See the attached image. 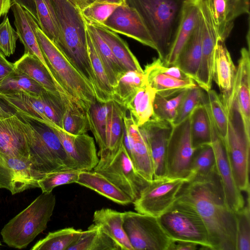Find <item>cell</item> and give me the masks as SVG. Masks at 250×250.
<instances>
[{
  "label": "cell",
  "instance_id": "38",
  "mask_svg": "<svg viewBox=\"0 0 250 250\" xmlns=\"http://www.w3.org/2000/svg\"><path fill=\"white\" fill-rule=\"evenodd\" d=\"M146 83L144 72L127 71L113 89L112 100L125 107L139 88Z\"/></svg>",
  "mask_w": 250,
  "mask_h": 250
},
{
  "label": "cell",
  "instance_id": "54",
  "mask_svg": "<svg viewBox=\"0 0 250 250\" xmlns=\"http://www.w3.org/2000/svg\"><path fill=\"white\" fill-rule=\"evenodd\" d=\"M199 246L192 242L172 240L168 250H196L199 249Z\"/></svg>",
  "mask_w": 250,
  "mask_h": 250
},
{
  "label": "cell",
  "instance_id": "47",
  "mask_svg": "<svg viewBox=\"0 0 250 250\" xmlns=\"http://www.w3.org/2000/svg\"><path fill=\"white\" fill-rule=\"evenodd\" d=\"M236 220V250H250V194L247 204L235 212Z\"/></svg>",
  "mask_w": 250,
  "mask_h": 250
},
{
  "label": "cell",
  "instance_id": "46",
  "mask_svg": "<svg viewBox=\"0 0 250 250\" xmlns=\"http://www.w3.org/2000/svg\"><path fill=\"white\" fill-rule=\"evenodd\" d=\"M188 90L183 91L175 96L168 98L156 95L153 103V117L166 121L172 125L180 104Z\"/></svg>",
  "mask_w": 250,
  "mask_h": 250
},
{
  "label": "cell",
  "instance_id": "23",
  "mask_svg": "<svg viewBox=\"0 0 250 250\" xmlns=\"http://www.w3.org/2000/svg\"><path fill=\"white\" fill-rule=\"evenodd\" d=\"M234 84V102L241 117L247 136L250 137V49L243 47Z\"/></svg>",
  "mask_w": 250,
  "mask_h": 250
},
{
  "label": "cell",
  "instance_id": "51",
  "mask_svg": "<svg viewBox=\"0 0 250 250\" xmlns=\"http://www.w3.org/2000/svg\"><path fill=\"white\" fill-rule=\"evenodd\" d=\"M119 5L94 1L81 11L84 19L102 25Z\"/></svg>",
  "mask_w": 250,
  "mask_h": 250
},
{
  "label": "cell",
  "instance_id": "4",
  "mask_svg": "<svg viewBox=\"0 0 250 250\" xmlns=\"http://www.w3.org/2000/svg\"><path fill=\"white\" fill-rule=\"evenodd\" d=\"M36 31L39 46L54 79L77 104L87 111L97 101L94 89L39 26Z\"/></svg>",
  "mask_w": 250,
  "mask_h": 250
},
{
  "label": "cell",
  "instance_id": "25",
  "mask_svg": "<svg viewBox=\"0 0 250 250\" xmlns=\"http://www.w3.org/2000/svg\"><path fill=\"white\" fill-rule=\"evenodd\" d=\"M146 83L152 88L156 95L168 98L197 85L191 78L180 80L160 71L154 61L147 64L144 70Z\"/></svg>",
  "mask_w": 250,
  "mask_h": 250
},
{
  "label": "cell",
  "instance_id": "20",
  "mask_svg": "<svg viewBox=\"0 0 250 250\" xmlns=\"http://www.w3.org/2000/svg\"><path fill=\"white\" fill-rule=\"evenodd\" d=\"M60 140L67 155L81 171H91L99 162L93 138L85 134H69L57 125H50Z\"/></svg>",
  "mask_w": 250,
  "mask_h": 250
},
{
  "label": "cell",
  "instance_id": "6",
  "mask_svg": "<svg viewBox=\"0 0 250 250\" xmlns=\"http://www.w3.org/2000/svg\"><path fill=\"white\" fill-rule=\"evenodd\" d=\"M52 192H42L2 229L3 241L9 247L22 249L47 228L56 205Z\"/></svg>",
  "mask_w": 250,
  "mask_h": 250
},
{
  "label": "cell",
  "instance_id": "15",
  "mask_svg": "<svg viewBox=\"0 0 250 250\" xmlns=\"http://www.w3.org/2000/svg\"><path fill=\"white\" fill-rule=\"evenodd\" d=\"M32 129L14 112L0 118V156L29 160Z\"/></svg>",
  "mask_w": 250,
  "mask_h": 250
},
{
  "label": "cell",
  "instance_id": "57",
  "mask_svg": "<svg viewBox=\"0 0 250 250\" xmlns=\"http://www.w3.org/2000/svg\"><path fill=\"white\" fill-rule=\"evenodd\" d=\"M73 5L78 7L81 11L89 4L94 1V0H68Z\"/></svg>",
  "mask_w": 250,
  "mask_h": 250
},
{
  "label": "cell",
  "instance_id": "53",
  "mask_svg": "<svg viewBox=\"0 0 250 250\" xmlns=\"http://www.w3.org/2000/svg\"><path fill=\"white\" fill-rule=\"evenodd\" d=\"M15 71L14 63L7 61L0 51V83Z\"/></svg>",
  "mask_w": 250,
  "mask_h": 250
},
{
  "label": "cell",
  "instance_id": "31",
  "mask_svg": "<svg viewBox=\"0 0 250 250\" xmlns=\"http://www.w3.org/2000/svg\"><path fill=\"white\" fill-rule=\"evenodd\" d=\"M85 22L86 30L102 62L113 91L119 79L127 71L116 59L110 47L101 37L95 27L85 20Z\"/></svg>",
  "mask_w": 250,
  "mask_h": 250
},
{
  "label": "cell",
  "instance_id": "1",
  "mask_svg": "<svg viewBox=\"0 0 250 250\" xmlns=\"http://www.w3.org/2000/svg\"><path fill=\"white\" fill-rule=\"evenodd\" d=\"M176 201L198 213L207 229L212 250H236V220L228 205L216 171L195 177L182 186Z\"/></svg>",
  "mask_w": 250,
  "mask_h": 250
},
{
  "label": "cell",
  "instance_id": "40",
  "mask_svg": "<svg viewBox=\"0 0 250 250\" xmlns=\"http://www.w3.org/2000/svg\"><path fill=\"white\" fill-rule=\"evenodd\" d=\"M62 129L73 135L85 134L90 130L86 111L73 101H69L62 119Z\"/></svg>",
  "mask_w": 250,
  "mask_h": 250
},
{
  "label": "cell",
  "instance_id": "21",
  "mask_svg": "<svg viewBox=\"0 0 250 250\" xmlns=\"http://www.w3.org/2000/svg\"><path fill=\"white\" fill-rule=\"evenodd\" d=\"M172 125L152 117L139 128L147 143L153 163L154 179L165 175V159L167 146Z\"/></svg>",
  "mask_w": 250,
  "mask_h": 250
},
{
  "label": "cell",
  "instance_id": "9",
  "mask_svg": "<svg viewBox=\"0 0 250 250\" xmlns=\"http://www.w3.org/2000/svg\"><path fill=\"white\" fill-rule=\"evenodd\" d=\"M124 213V228L134 250H168L172 239L159 217L127 211Z\"/></svg>",
  "mask_w": 250,
  "mask_h": 250
},
{
  "label": "cell",
  "instance_id": "14",
  "mask_svg": "<svg viewBox=\"0 0 250 250\" xmlns=\"http://www.w3.org/2000/svg\"><path fill=\"white\" fill-rule=\"evenodd\" d=\"M44 176L32 168L28 159L0 156V188L13 195L39 188V181Z\"/></svg>",
  "mask_w": 250,
  "mask_h": 250
},
{
  "label": "cell",
  "instance_id": "37",
  "mask_svg": "<svg viewBox=\"0 0 250 250\" xmlns=\"http://www.w3.org/2000/svg\"><path fill=\"white\" fill-rule=\"evenodd\" d=\"M67 250H121L120 247L101 229L92 224L83 230L78 241Z\"/></svg>",
  "mask_w": 250,
  "mask_h": 250
},
{
  "label": "cell",
  "instance_id": "7",
  "mask_svg": "<svg viewBox=\"0 0 250 250\" xmlns=\"http://www.w3.org/2000/svg\"><path fill=\"white\" fill-rule=\"evenodd\" d=\"M222 141L237 187L250 194V137L245 133L234 101L228 112L227 135Z\"/></svg>",
  "mask_w": 250,
  "mask_h": 250
},
{
  "label": "cell",
  "instance_id": "18",
  "mask_svg": "<svg viewBox=\"0 0 250 250\" xmlns=\"http://www.w3.org/2000/svg\"><path fill=\"white\" fill-rule=\"evenodd\" d=\"M125 125L124 146L136 171L146 181L154 178L152 159L146 140L139 127L126 116Z\"/></svg>",
  "mask_w": 250,
  "mask_h": 250
},
{
  "label": "cell",
  "instance_id": "60",
  "mask_svg": "<svg viewBox=\"0 0 250 250\" xmlns=\"http://www.w3.org/2000/svg\"><path fill=\"white\" fill-rule=\"evenodd\" d=\"M2 244H1V242L0 241V247L1 246Z\"/></svg>",
  "mask_w": 250,
  "mask_h": 250
},
{
  "label": "cell",
  "instance_id": "30",
  "mask_svg": "<svg viewBox=\"0 0 250 250\" xmlns=\"http://www.w3.org/2000/svg\"><path fill=\"white\" fill-rule=\"evenodd\" d=\"M76 183L90 188L118 204L127 205L133 202L128 195L106 177L93 170L81 171Z\"/></svg>",
  "mask_w": 250,
  "mask_h": 250
},
{
  "label": "cell",
  "instance_id": "5",
  "mask_svg": "<svg viewBox=\"0 0 250 250\" xmlns=\"http://www.w3.org/2000/svg\"><path fill=\"white\" fill-rule=\"evenodd\" d=\"M15 113L31 128L29 161L35 170L45 176L58 170H78L50 125L31 116Z\"/></svg>",
  "mask_w": 250,
  "mask_h": 250
},
{
  "label": "cell",
  "instance_id": "29",
  "mask_svg": "<svg viewBox=\"0 0 250 250\" xmlns=\"http://www.w3.org/2000/svg\"><path fill=\"white\" fill-rule=\"evenodd\" d=\"M202 18L201 14L193 33L178 56L176 63L186 74L195 82L202 56Z\"/></svg>",
  "mask_w": 250,
  "mask_h": 250
},
{
  "label": "cell",
  "instance_id": "8",
  "mask_svg": "<svg viewBox=\"0 0 250 250\" xmlns=\"http://www.w3.org/2000/svg\"><path fill=\"white\" fill-rule=\"evenodd\" d=\"M159 219L172 240L192 242L199 245L201 249L211 250L206 225L190 206L176 201Z\"/></svg>",
  "mask_w": 250,
  "mask_h": 250
},
{
  "label": "cell",
  "instance_id": "10",
  "mask_svg": "<svg viewBox=\"0 0 250 250\" xmlns=\"http://www.w3.org/2000/svg\"><path fill=\"white\" fill-rule=\"evenodd\" d=\"M93 170L106 177L133 202L150 182L136 171L124 144L113 157L100 158Z\"/></svg>",
  "mask_w": 250,
  "mask_h": 250
},
{
  "label": "cell",
  "instance_id": "49",
  "mask_svg": "<svg viewBox=\"0 0 250 250\" xmlns=\"http://www.w3.org/2000/svg\"><path fill=\"white\" fill-rule=\"evenodd\" d=\"M80 172L79 170L66 169L49 173L39 181V188L42 192H50L58 186L76 183Z\"/></svg>",
  "mask_w": 250,
  "mask_h": 250
},
{
  "label": "cell",
  "instance_id": "45",
  "mask_svg": "<svg viewBox=\"0 0 250 250\" xmlns=\"http://www.w3.org/2000/svg\"><path fill=\"white\" fill-rule=\"evenodd\" d=\"M206 92L207 104L211 119L219 136L223 140L228 131V114L220 95L215 90L210 89Z\"/></svg>",
  "mask_w": 250,
  "mask_h": 250
},
{
  "label": "cell",
  "instance_id": "35",
  "mask_svg": "<svg viewBox=\"0 0 250 250\" xmlns=\"http://www.w3.org/2000/svg\"><path fill=\"white\" fill-rule=\"evenodd\" d=\"M109 121L105 153L101 157H112L124 144L125 125L124 119L127 110L113 100L110 101Z\"/></svg>",
  "mask_w": 250,
  "mask_h": 250
},
{
  "label": "cell",
  "instance_id": "24",
  "mask_svg": "<svg viewBox=\"0 0 250 250\" xmlns=\"http://www.w3.org/2000/svg\"><path fill=\"white\" fill-rule=\"evenodd\" d=\"M10 9L14 15V25L19 38L24 47V53H29L36 56L46 67L54 79L43 56L37 39L36 28L39 26L38 22L33 16L20 4L12 3Z\"/></svg>",
  "mask_w": 250,
  "mask_h": 250
},
{
  "label": "cell",
  "instance_id": "28",
  "mask_svg": "<svg viewBox=\"0 0 250 250\" xmlns=\"http://www.w3.org/2000/svg\"><path fill=\"white\" fill-rule=\"evenodd\" d=\"M94 224L110 237L121 250H134L124 228V213L102 208L93 214Z\"/></svg>",
  "mask_w": 250,
  "mask_h": 250
},
{
  "label": "cell",
  "instance_id": "33",
  "mask_svg": "<svg viewBox=\"0 0 250 250\" xmlns=\"http://www.w3.org/2000/svg\"><path fill=\"white\" fill-rule=\"evenodd\" d=\"M89 23L95 27L101 37L110 47L116 59L126 71L144 72L138 60L132 53L127 43L116 33L99 24Z\"/></svg>",
  "mask_w": 250,
  "mask_h": 250
},
{
  "label": "cell",
  "instance_id": "11",
  "mask_svg": "<svg viewBox=\"0 0 250 250\" xmlns=\"http://www.w3.org/2000/svg\"><path fill=\"white\" fill-rule=\"evenodd\" d=\"M187 179L166 176L154 179L141 191L133 202L136 211L160 217L176 201L178 194Z\"/></svg>",
  "mask_w": 250,
  "mask_h": 250
},
{
  "label": "cell",
  "instance_id": "22",
  "mask_svg": "<svg viewBox=\"0 0 250 250\" xmlns=\"http://www.w3.org/2000/svg\"><path fill=\"white\" fill-rule=\"evenodd\" d=\"M218 39L225 41L233 26L234 20L249 14V0H206Z\"/></svg>",
  "mask_w": 250,
  "mask_h": 250
},
{
  "label": "cell",
  "instance_id": "41",
  "mask_svg": "<svg viewBox=\"0 0 250 250\" xmlns=\"http://www.w3.org/2000/svg\"><path fill=\"white\" fill-rule=\"evenodd\" d=\"M215 168V158L210 144L201 146L195 148L194 151L188 181L195 177L208 175Z\"/></svg>",
  "mask_w": 250,
  "mask_h": 250
},
{
  "label": "cell",
  "instance_id": "34",
  "mask_svg": "<svg viewBox=\"0 0 250 250\" xmlns=\"http://www.w3.org/2000/svg\"><path fill=\"white\" fill-rule=\"evenodd\" d=\"M155 90L146 83L136 92L125 108L130 113V118L138 127L154 117L153 103Z\"/></svg>",
  "mask_w": 250,
  "mask_h": 250
},
{
  "label": "cell",
  "instance_id": "3",
  "mask_svg": "<svg viewBox=\"0 0 250 250\" xmlns=\"http://www.w3.org/2000/svg\"><path fill=\"white\" fill-rule=\"evenodd\" d=\"M188 0H125L142 18L154 43L159 58L164 61L176 36Z\"/></svg>",
  "mask_w": 250,
  "mask_h": 250
},
{
  "label": "cell",
  "instance_id": "50",
  "mask_svg": "<svg viewBox=\"0 0 250 250\" xmlns=\"http://www.w3.org/2000/svg\"><path fill=\"white\" fill-rule=\"evenodd\" d=\"M205 92L198 85L188 89L178 108L172 125L176 126L187 119L202 102Z\"/></svg>",
  "mask_w": 250,
  "mask_h": 250
},
{
  "label": "cell",
  "instance_id": "16",
  "mask_svg": "<svg viewBox=\"0 0 250 250\" xmlns=\"http://www.w3.org/2000/svg\"><path fill=\"white\" fill-rule=\"evenodd\" d=\"M101 25L156 50L154 43L140 15L135 8L126 3L119 5Z\"/></svg>",
  "mask_w": 250,
  "mask_h": 250
},
{
  "label": "cell",
  "instance_id": "12",
  "mask_svg": "<svg viewBox=\"0 0 250 250\" xmlns=\"http://www.w3.org/2000/svg\"><path fill=\"white\" fill-rule=\"evenodd\" d=\"M194 150L189 117L172 127L166 148L164 176L187 179Z\"/></svg>",
  "mask_w": 250,
  "mask_h": 250
},
{
  "label": "cell",
  "instance_id": "26",
  "mask_svg": "<svg viewBox=\"0 0 250 250\" xmlns=\"http://www.w3.org/2000/svg\"><path fill=\"white\" fill-rule=\"evenodd\" d=\"M14 64L16 71L27 75L47 91L74 101L58 84L46 67L34 55L24 53Z\"/></svg>",
  "mask_w": 250,
  "mask_h": 250
},
{
  "label": "cell",
  "instance_id": "48",
  "mask_svg": "<svg viewBox=\"0 0 250 250\" xmlns=\"http://www.w3.org/2000/svg\"><path fill=\"white\" fill-rule=\"evenodd\" d=\"M44 103V111L50 122L62 128V119L67 103L71 100L45 90L41 95ZM72 101V100H71Z\"/></svg>",
  "mask_w": 250,
  "mask_h": 250
},
{
  "label": "cell",
  "instance_id": "56",
  "mask_svg": "<svg viewBox=\"0 0 250 250\" xmlns=\"http://www.w3.org/2000/svg\"><path fill=\"white\" fill-rule=\"evenodd\" d=\"M11 4V0H0V18L7 15Z\"/></svg>",
  "mask_w": 250,
  "mask_h": 250
},
{
  "label": "cell",
  "instance_id": "36",
  "mask_svg": "<svg viewBox=\"0 0 250 250\" xmlns=\"http://www.w3.org/2000/svg\"><path fill=\"white\" fill-rule=\"evenodd\" d=\"M86 41L89 58L95 78L96 100L108 102L112 100L113 89L87 30Z\"/></svg>",
  "mask_w": 250,
  "mask_h": 250
},
{
  "label": "cell",
  "instance_id": "44",
  "mask_svg": "<svg viewBox=\"0 0 250 250\" xmlns=\"http://www.w3.org/2000/svg\"><path fill=\"white\" fill-rule=\"evenodd\" d=\"M45 90L27 75L16 70L0 83V93L25 91L41 95Z\"/></svg>",
  "mask_w": 250,
  "mask_h": 250
},
{
  "label": "cell",
  "instance_id": "2",
  "mask_svg": "<svg viewBox=\"0 0 250 250\" xmlns=\"http://www.w3.org/2000/svg\"><path fill=\"white\" fill-rule=\"evenodd\" d=\"M50 0L60 32L56 45L95 90V78L87 50L85 22L81 10L68 0Z\"/></svg>",
  "mask_w": 250,
  "mask_h": 250
},
{
  "label": "cell",
  "instance_id": "61",
  "mask_svg": "<svg viewBox=\"0 0 250 250\" xmlns=\"http://www.w3.org/2000/svg\"><path fill=\"white\" fill-rule=\"evenodd\" d=\"M94 1H95V0H94Z\"/></svg>",
  "mask_w": 250,
  "mask_h": 250
},
{
  "label": "cell",
  "instance_id": "27",
  "mask_svg": "<svg viewBox=\"0 0 250 250\" xmlns=\"http://www.w3.org/2000/svg\"><path fill=\"white\" fill-rule=\"evenodd\" d=\"M199 0H188L182 20L173 44L165 59V65H176L178 56L193 33L200 17Z\"/></svg>",
  "mask_w": 250,
  "mask_h": 250
},
{
  "label": "cell",
  "instance_id": "13",
  "mask_svg": "<svg viewBox=\"0 0 250 250\" xmlns=\"http://www.w3.org/2000/svg\"><path fill=\"white\" fill-rule=\"evenodd\" d=\"M208 115L210 129V142L215 158V168L223 187L226 200L229 207L234 212L245 205L242 192L237 187L228 160L225 147L211 119L206 99L203 101Z\"/></svg>",
  "mask_w": 250,
  "mask_h": 250
},
{
  "label": "cell",
  "instance_id": "19",
  "mask_svg": "<svg viewBox=\"0 0 250 250\" xmlns=\"http://www.w3.org/2000/svg\"><path fill=\"white\" fill-rule=\"evenodd\" d=\"M224 41L218 39L214 50L212 80L220 90V96L228 114L234 101L236 68Z\"/></svg>",
  "mask_w": 250,
  "mask_h": 250
},
{
  "label": "cell",
  "instance_id": "17",
  "mask_svg": "<svg viewBox=\"0 0 250 250\" xmlns=\"http://www.w3.org/2000/svg\"><path fill=\"white\" fill-rule=\"evenodd\" d=\"M202 18V56L195 82L207 92L211 89L214 50L218 39L206 0H199Z\"/></svg>",
  "mask_w": 250,
  "mask_h": 250
},
{
  "label": "cell",
  "instance_id": "43",
  "mask_svg": "<svg viewBox=\"0 0 250 250\" xmlns=\"http://www.w3.org/2000/svg\"><path fill=\"white\" fill-rule=\"evenodd\" d=\"M203 100L190 116L191 137L195 148L210 142L209 119Z\"/></svg>",
  "mask_w": 250,
  "mask_h": 250
},
{
  "label": "cell",
  "instance_id": "55",
  "mask_svg": "<svg viewBox=\"0 0 250 250\" xmlns=\"http://www.w3.org/2000/svg\"><path fill=\"white\" fill-rule=\"evenodd\" d=\"M11 1L12 3H17L27 10L33 16L38 23L34 0H11Z\"/></svg>",
  "mask_w": 250,
  "mask_h": 250
},
{
  "label": "cell",
  "instance_id": "32",
  "mask_svg": "<svg viewBox=\"0 0 250 250\" xmlns=\"http://www.w3.org/2000/svg\"><path fill=\"white\" fill-rule=\"evenodd\" d=\"M110 101L103 103L96 101L86 111L90 130L99 148V157L105 153L107 148Z\"/></svg>",
  "mask_w": 250,
  "mask_h": 250
},
{
  "label": "cell",
  "instance_id": "42",
  "mask_svg": "<svg viewBox=\"0 0 250 250\" xmlns=\"http://www.w3.org/2000/svg\"><path fill=\"white\" fill-rule=\"evenodd\" d=\"M34 2L40 28L57 45L60 38V32L51 0H34Z\"/></svg>",
  "mask_w": 250,
  "mask_h": 250
},
{
  "label": "cell",
  "instance_id": "58",
  "mask_svg": "<svg viewBox=\"0 0 250 250\" xmlns=\"http://www.w3.org/2000/svg\"><path fill=\"white\" fill-rule=\"evenodd\" d=\"M1 102L0 100V118L7 117L12 115L14 112L8 109Z\"/></svg>",
  "mask_w": 250,
  "mask_h": 250
},
{
  "label": "cell",
  "instance_id": "52",
  "mask_svg": "<svg viewBox=\"0 0 250 250\" xmlns=\"http://www.w3.org/2000/svg\"><path fill=\"white\" fill-rule=\"evenodd\" d=\"M19 39L17 31L11 26L8 16L5 15L0 24V51L5 56L14 54Z\"/></svg>",
  "mask_w": 250,
  "mask_h": 250
},
{
  "label": "cell",
  "instance_id": "39",
  "mask_svg": "<svg viewBox=\"0 0 250 250\" xmlns=\"http://www.w3.org/2000/svg\"><path fill=\"white\" fill-rule=\"evenodd\" d=\"M81 229L66 228L54 232H50L43 239L38 241L32 250H67L80 238Z\"/></svg>",
  "mask_w": 250,
  "mask_h": 250
},
{
  "label": "cell",
  "instance_id": "59",
  "mask_svg": "<svg viewBox=\"0 0 250 250\" xmlns=\"http://www.w3.org/2000/svg\"><path fill=\"white\" fill-rule=\"evenodd\" d=\"M96 1L105 2L120 5L125 3V0H95Z\"/></svg>",
  "mask_w": 250,
  "mask_h": 250
}]
</instances>
